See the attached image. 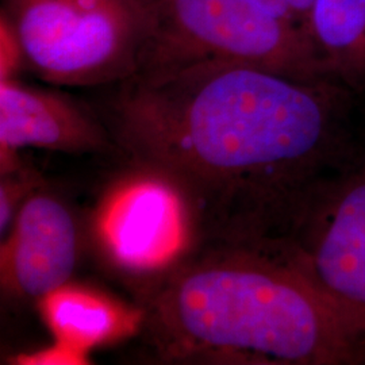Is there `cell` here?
Segmentation results:
<instances>
[{"instance_id": "cell-5", "label": "cell", "mask_w": 365, "mask_h": 365, "mask_svg": "<svg viewBox=\"0 0 365 365\" xmlns=\"http://www.w3.org/2000/svg\"><path fill=\"white\" fill-rule=\"evenodd\" d=\"M101 196L92 241L118 274L141 295L202 247L195 209L182 185L163 170L130 163Z\"/></svg>"}, {"instance_id": "cell-7", "label": "cell", "mask_w": 365, "mask_h": 365, "mask_svg": "<svg viewBox=\"0 0 365 365\" xmlns=\"http://www.w3.org/2000/svg\"><path fill=\"white\" fill-rule=\"evenodd\" d=\"M80 233L71 209L39 187L1 238L0 280L7 295L34 300L66 284L78 265Z\"/></svg>"}, {"instance_id": "cell-6", "label": "cell", "mask_w": 365, "mask_h": 365, "mask_svg": "<svg viewBox=\"0 0 365 365\" xmlns=\"http://www.w3.org/2000/svg\"><path fill=\"white\" fill-rule=\"evenodd\" d=\"M283 244L319 286L365 307V158L318 184Z\"/></svg>"}, {"instance_id": "cell-9", "label": "cell", "mask_w": 365, "mask_h": 365, "mask_svg": "<svg viewBox=\"0 0 365 365\" xmlns=\"http://www.w3.org/2000/svg\"><path fill=\"white\" fill-rule=\"evenodd\" d=\"M38 310L56 341L81 352L138 334L143 310L76 283H66L37 302Z\"/></svg>"}, {"instance_id": "cell-2", "label": "cell", "mask_w": 365, "mask_h": 365, "mask_svg": "<svg viewBox=\"0 0 365 365\" xmlns=\"http://www.w3.org/2000/svg\"><path fill=\"white\" fill-rule=\"evenodd\" d=\"M141 299L138 336L163 364L365 359V307L319 286L283 242L203 245Z\"/></svg>"}, {"instance_id": "cell-12", "label": "cell", "mask_w": 365, "mask_h": 365, "mask_svg": "<svg viewBox=\"0 0 365 365\" xmlns=\"http://www.w3.org/2000/svg\"><path fill=\"white\" fill-rule=\"evenodd\" d=\"M276 19L312 37V13L315 0H253ZM313 39V38H312Z\"/></svg>"}, {"instance_id": "cell-4", "label": "cell", "mask_w": 365, "mask_h": 365, "mask_svg": "<svg viewBox=\"0 0 365 365\" xmlns=\"http://www.w3.org/2000/svg\"><path fill=\"white\" fill-rule=\"evenodd\" d=\"M155 30L138 71L225 60L307 81L331 78L312 37L253 0H155Z\"/></svg>"}, {"instance_id": "cell-10", "label": "cell", "mask_w": 365, "mask_h": 365, "mask_svg": "<svg viewBox=\"0 0 365 365\" xmlns=\"http://www.w3.org/2000/svg\"><path fill=\"white\" fill-rule=\"evenodd\" d=\"M312 38L330 78L365 84V0H315Z\"/></svg>"}, {"instance_id": "cell-8", "label": "cell", "mask_w": 365, "mask_h": 365, "mask_svg": "<svg viewBox=\"0 0 365 365\" xmlns=\"http://www.w3.org/2000/svg\"><path fill=\"white\" fill-rule=\"evenodd\" d=\"M39 148L64 153L117 150L102 118L91 106L63 92L0 80L1 173L18 168L16 152Z\"/></svg>"}, {"instance_id": "cell-1", "label": "cell", "mask_w": 365, "mask_h": 365, "mask_svg": "<svg viewBox=\"0 0 365 365\" xmlns=\"http://www.w3.org/2000/svg\"><path fill=\"white\" fill-rule=\"evenodd\" d=\"M95 108L135 164L170 175L209 244L283 242L345 155L342 92L225 60L145 68Z\"/></svg>"}, {"instance_id": "cell-3", "label": "cell", "mask_w": 365, "mask_h": 365, "mask_svg": "<svg viewBox=\"0 0 365 365\" xmlns=\"http://www.w3.org/2000/svg\"><path fill=\"white\" fill-rule=\"evenodd\" d=\"M21 63L53 86L98 88L138 71L155 0H3Z\"/></svg>"}, {"instance_id": "cell-11", "label": "cell", "mask_w": 365, "mask_h": 365, "mask_svg": "<svg viewBox=\"0 0 365 365\" xmlns=\"http://www.w3.org/2000/svg\"><path fill=\"white\" fill-rule=\"evenodd\" d=\"M41 187L38 175L33 170L18 168L3 172L0 182V233L1 237L10 230L18 210L34 190Z\"/></svg>"}, {"instance_id": "cell-13", "label": "cell", "mask_w": 365, "mask_h": 365, "mask_svg": "<svg viewBox=\"0 0 365 365\" xmlns=\"http://www.w3.org/2000/svg\"><path fill=\"white\" fill-rule=\"evenodd\" d=\"M86 360H88L87 353L58 341L41 352L18 357L19 364H86Z\"/></svg>"}]
</instances>
